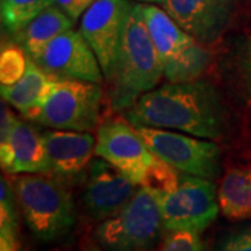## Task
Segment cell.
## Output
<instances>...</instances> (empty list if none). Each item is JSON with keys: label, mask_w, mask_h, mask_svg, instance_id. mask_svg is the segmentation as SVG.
Listing matches in <instances>:
<instances>
[{"label": "cell", "mask_w": 251, "mask_h": 251, "mask_svg": "<svg viewBox=\"0 0 251 251\" xmlns=\"http://www.w3.org/2000/svg\"><path fill=\"white\" fill-rule=\"evenodd\" d=\"M133 126L180 131L212 141L224 140L230 125V110L211 81L168 82L144 94L128 110Z\"/></svg>", "instance_id": "1"}, {"label": "cell", "mask_w": 251, "mask_h": 251, "mask_svg": "<svg viewBox=\"0 0 251 251\" xmlns=\"http://www.w3.org/2000/svg\"><path fill=\"white\" fill-rule=\"evenodd\" d=\"M163 77L161 59L141 13V4H133L110 82L109 102L117 110H128L144 94L153 90Z\"/></svg>", "instance_id": "2"}, {"label": "cell", "mask_w": 251, "mask_h": 251, "mask_svg": "<svg viewBox=\"0 0 251 251\" xmlns=\"http://www.w3.org/2000/svg\"><path fill=\"white\" fill-rule=\"evenodd\" d=\"M45 173H24L13 179L18 206L31 233L41 242H53L75 224L72 194Z\"/></svg>", "instance_id": "3"}, {"label": "cell", "mask_w": 251, "mask_h": 251, "mask_svg": "<svg viewBox=\"0 0 251 251\" xmlns=\"http://www.w3.org/2000/svg\"><path fill=\"white\" fill-rule=\"evenodd\" d=\"M141 13L169 82L202 78L212 62V54L169 16L165 9L141 4Z\"/></svg>", "instance_id": "4"}, {"label": "cell", "mask_w": 251, "mask_h": 251, "mask_svg": "<svg viewBox=\"0 0 251 251\" xmlns=\"http://www.w3.org/2000/svg\"><path fill=\"white\" fill-rule=\"evenodd\" d=\"M163 227L161 196L141 186L116 215L102 221L94 237L106 251H140L159 240Z\"/></svg>", "instance_id": "5"}, {"label": "cell", "mask_w": 251, "mask_h": 251, "mask_svg": "<svg viewBox=\"0 0 251 251\" xmlns=\"http://www.w3.org/2000/svg\"><path fill=\"white\" fill-rule=\"evenodd\" d=\"M135 128L153 155L180 173L209 180L219 177L222 151L216 141L165 128L144 126Z\"/></svg>", "instance_id": "6"}, {"label": "cell", "mask_w": 251, "mask_h": 251, "mask_svg": "<svg viewBox=\"0 0 251 251\" xmlns=\"http://www.w3.org/2000/svg\"><path fill=\"white\" fill-rule=\"evenodd\" d=\"M103 91L100 84L56 80L34 122L56 130L92 131L99 123Z\"/></svg>", "instance_id": "7"}, {"label": "cell", "mask_w": 251, "mask_h": 251, "mask_svg": "<svg viewBox=\"0 0 251 251\" xmlns=\"http://www.w3.org/2000/svg\"><path fill=\"white\" fill-rule=\"evenodd\" d=\"M163 227L171 230L204 232L221 209L214 180L183 173L179 184L161 196Z\"/></svg>", "instance_id": "8"}, {"label": "cell", "mask_w": 251, "mask_h": 251, "mask_svg": "<svg viewBox=\"0 0 251 251\" xmlns=\"http://www.w3.org/2000/svg\"><path fill=\"white\" fill-rule=\"evenodd\" d=\"M95 155L108 161L138 186H143L158 159L134 126L120 119L99 126Z\"/></svg>", "instance_id": "9"}, {"label": "cell", "mask_w": 251, "mask_h": 251, "mask_svg": "<svg viewBox=\"0 0 251 251\" xmlns=\"http://www.w3.org/2000/svg\"><path fill=\"white\" fill-rule=\"evenodd\" d=\"M133 9L128 0H97L82 14L80 32L97 54L106 80H110L125 34L126 21Z\"/></svg>", "instance_id": "10"}, {"label": "cell", "mask_w": 251, "mask_h": 251, "mask_svg": "<svg viewBox=\"0 0 251 251\" xmlns=\"http://www.w3.org/2000/svg\"><path fill=\"white\" fill-rule=\"evenodd\" d=\"M35 62L57 80H80L100 84L105 78L97 54L80 31L74 29L56 36Z\"/></svg>", "instance_id": "11"}, {"label": "cell", "mask_w": 251, "mask_h": 251, "mask_svg": "<svg viewBox=\"0 0 251 251\" xmlns=\"http://www.w3.org/2000/svg\"><path fill=\"white\" fill-rule=\"evenodd\" d=\"M141 187L103 158H94L87 169L82 205L94 221L116 215Z\"/></svg>", "instance_id": "12"}, {"label": "cell", "mask_w": 251, "mask_h": 251, "mask_svg": "<svg viewBox=\"0 0 251 251\" xmlns=\"http://www.w3.org/2000/svg\"><path fill=\"white\" fill-rule=\"evenodd\" d=\"M242 0H166V10L180 27L209 46L218 42L229 29Z\"/></svg>", "instance_id": "13"}, {"label": "cell", "mask_w": 251, "mask_h": 251, "mask_svg": "<svg viewBox=\"0 0 251 251\" xmlns=\"http://www.w3.org/2000/svg\"><path fill=\"white\" fill-rule=\"evenodd\" d=\"M49 173L60 179H74L88 169L95 153L97 138L88 131L53 130L44 134Z\"/></svg>", "instance_id": "14"}, {"label": "cell", "mask_w": 251, "mask_h": 251, "mask_svg": "<svg viewBox=\"0 0 251 251\" xmlns=\"http://www.w3.org/2000/svg\"><path fill=\"white\" fill-rule=\"evenodd\" d=\"M56 80L57 78L48 74L29 57L24 75L13 85H1V98L17 109L23 116L34 120Z\"/></svg>", "instance_id": "15"}, {"label": "cell", "mask_w": 251, "mask_h": 251, "mask_svg": "<svg viewBox=\"0 0 251 251\" xmlns=\"http://www.w3.org/2000/svg\"><path fill=\"white\" fill-rule=\"evenodd\" d=\"M10 147L14 161L9 173H49L44 137L34 126L17 119L13 128Z\"/></svg>", "instance_id": "16"}, {"label": "cell", "mask_w": 251, "mask_h": 251, "mask_svg": "<svg viewBox=\"0 0 251 251\" xmlns=\"http://www.w3.org/2000/svg\"><path fill=\"white\" fill-rule=\"evenodd\" d=\"M73 24L74 21L72 18L60 7L53 4L42 11L39 16H36L27 27H24L14 35L27 56L35 60L56 36L72 29Z\"/></svg>", "instance_id": "17"}, {"label": "cell", "mask_w": 251, "mask_h": 251, "mask_svg": "<svg viewBox=\"0 0 251 251\" xmlns=\"http://www.w3.org/2000/svg\"><path fill=\"white\" fill-rule=\"evenodd\" d=\"M221 212L230 221L251 219V165L230 168L218 188Z\"/></svg>", "instance_id": "18"}, {"label": "cell", "mask_w": 251, "mask_h": 251, "mask_svg": "<svg viewBox=\"0 0 251 251\" xmlns=\"http://www.w3.org/2000/svg\"><path fill=\"white\" fill-rule=\"evenodd\" d=\"M229 80L237 98L251 108V25L229 59Z\"/></svg>", "instance_id": "19"}, {"label": "cell", "mask_w": 251, "mask_h": 251, "mask_svg": "<svg viewBox=\"0 0 251 251\" xmlns=\"http://www.w3.org/2000/svg\"><path fill=\"white\" fill-rule=\"evenodd\" d=\"M18 202L9 180L1 176L0 183V251H20Z\"/></svg>", "instance_id": "20"}, {"label": "cell", "mask_w": 251, "mask_h": 251, "mask_svg": "<svg viewBox=\"0 0 251 251\" xmlns=\"http://www.w3.org/2000/svg\"><path fill=\"white\" fill-rule=\"evenodd\" d=\"M53 4L54 0H1V25L9 34H17Z\"/></svg>", "instance_id": "21"}, {"label": "cell", "mask_w": 251, "mask_h": 251, "mask_svg": "<svg viewBox=\"0 0 251 251\" xmlns=\"http://www.w3.org/2000/svg\"><path fill=\"white\" fill-rule=\"evenodd\" d=\"M23 48L3 46L0 54V84L7 87L16 84L27 70L28 59Z\"/></svg>", "instance_id": "22"}, {"label": "cell", "mask_w": 251, "mask_h": 251, "mask_svg": "<svg viewBox=\"0 0 251 251\" xmlns=\"http://www.w3.org/2000/svg\"><path fill=\"white\" fill-rule=\"evenodd\" d=\"M177 172L179 171L158 158L148 172L143 186L156 191L159 196L166 194L179 184L180 175H177Z\"/></svg>", "instance_id": "23"}, {"label": "cell", "mask_w": 251, "mask_h": 251, "mask_svg": "<svg viewBox=\"0 0 251 251\" xmlns=\"http://www.w3.org/2000/svg\"><path fill=\"white\" fill-rule=\"evenodd\" d=\"M17 122V117L14 116V113L7 108L6 100H3L1 103V127H0V163H1V169L9 172V169L13 165L14 156L11 151V134H13V128Z\"/></svg>", "instance_id": "24"}, {"label": "cell", "mask_w": 251, "mask_h": 251, "mask_svg": "<svg viewBox=\"0 0 251 251\" xmlns=\"http://www.w3.org/2000/svg\"><path fill=\"white\" fill-rule=\"evenodd\" d=\"M161 251H205V247L200 233L171 230L163 240Z\"/></svg>", "instance_id": "25"}, {"label": "cell", "mask_w": 251, "mask_h": 251, "mask_svg": "<svg viewBox=\"0 0 251 251\" xmlns=\"http://www.w3.org/2000/svg\"><path fill=\"white\" fill-rule=\"evenodd\" d=\"M214 251H251V226L225 234Z\"/></svg>", "instance_id": "26"}, {"label": "cell", "mask_w": 251, "mask_h": 251, "mask_svg": "<svg viewBox=\"0 0 251 251\" xmlns=\"http://www.w3.org/2000/svg\"><path fill=\"white\" fill-rule=\"evenodd\" d=\"M94 1L97 0H54V4L60 7L73 21H75L87 11Z\"/></svg>", "instance_id": "27"}, {"label": "cell", "mask_w": 251, "mask_h": 251, "mask_svg": "<svg viewBox=\"0 0 251 251\" xmlns=\"http://www.w3.org/2000/svg\"><path fill=\"white\" fill-rule=\"evenodd\" d=\"M138 1H143V3H151V4H152V3H158V4H162V6L166 3V0H138Z\"/></svg>", "instance_id": "28"}, {"label": "cell", "mask_w": 251, "mask_h": 251, "mask_svg": "<svg viewBox=\"0 0 251 251\" xmlns=\"http://www.w3.org/2000/svg\"><path fill=\"white\" fill-rule=\"evenodd\" d=\"M85 251H106V250H103L102 247H99V246H92V247H90V249H87ZM140 251H153V250H140Z\"/></svg>", "instance_id": "29"}]
</instances>
